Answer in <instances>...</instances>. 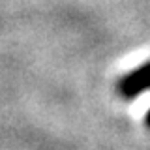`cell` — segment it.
Instances as JSON below:
<instances>
[{"label":"cell","mask_w":150,"mask_h":150,"mask_svg":"<svg viewBox=\"0 0 150 150\" xmlns=\"http://www.w3.org/2000/svg\"><path fill=\"white\" fill-rule=\"evenodd\" d=\"M120 92L124 94V96H137L144 90V88H150V62L141 66L139 69H135V71H131L128 77L124 79L120 84H118ZM146 124L150 126V111L146 115Z\"/></svg>","instance_id":"6da1fadb"}]
</instances>
